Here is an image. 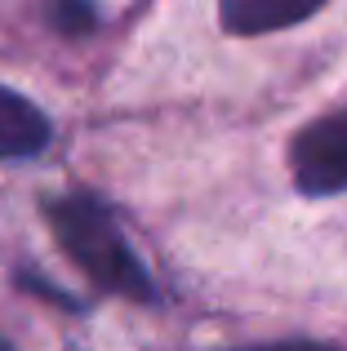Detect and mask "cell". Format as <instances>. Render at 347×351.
Wrapping results in <instances>:
<instances>
[{
	"instance_id": "1",
	"label": "cell",
	"mask_w": 347,
	"mask_h": 351,
	"mask_svg": "<svg viewBox=\"0 0 347 351\" xmlns=\"http://www.w3.org/2000/svg\"><path fill=\"white\" fill-rule=\"evenodd\" d=\"M49 227L58 236V245L76 258V267L98 285V289L125 293V298H143L152 302V276L143 271V263L130 254L116 218L107 214V205L89 196H62L49 205Z\"/></svg>"
},
{
	"instance_id": "2",
	"label": "cell",
	"mask_w": 347,
	"mask_h": 351,
	"mask_svg": "<svg viewBox=\"0 0 347 351\" xmlns=\"http://www.w3.org/2000/svg\"><path fill=\"white\" fill-rule=\"evenodd\" d=\"M289 169H294L298 191H307V196L347 191V112L307 125L289 147Z\"/></svg>"
},
{
	"instance_id": "3",
	"label": "cell",
	"mask_w": 347,
	"mask_h": 351,
	"mask_svg": "<svg viewBox=\"0 0 347 351\" xmlns=\"http://www.w3.org/2000/svg\"><path fill=\"white\" fill-rule=\"evenodd\" d=\"M325 0H218V18L232 36H267L312 18Z\"/></svg>"
},
{
	"instance_id": "4",
	"label": "cell",
	"mask_w": 347,
	"mask_h": 351,
	"mask_svg": "<svg viewBox=\"0 0 347 351\" xmlns=\"http://www.w3.org/2000/svg\"><path fill=\"white\" fill-rule=\"evenodd\" d=\"M49 143V120L32 98L14 94L0 85V156L5 160H27V156L45 152Z\"/></svg>"
},
{
	"instance_id": "5",
	"label": "cell",
	"mask_w": 347,
	"mask_h": 351,
	"mask_svg": "<svg viewBox=\"0 0 347 351\" xmlns=\"http://www.w3.org/2000/svg\"><path fill=\"white\" fill-rule=\"evenodd\" d=\"M98 23V9L89 0H53V27L67 36H80Z\"/></svg>"
},
{
	"instance_id": "6",
	"label": "cell",
	"mask_w": 347,
	"mask_h": 351,
	"mask_svg": "<svg viewBox=\"0 0 347 351\" xmlns=\"http://www.w3.org/2000/svg\"><path fill=\"white\" fill-rule=\"evenodd\" d=\"M250 351H334L321 343H272V347H250Z\"/></svg>"
},
{
	"instance_id": "7",
	"label": "cell",
	"mask_w": 347,
	"mask_h": 351,
	"mask_svg": "<svg viewBox=\"0 0 347 351\" xmlns=\"http://www.w3.org/2000/svg\"><path fill=\"white\" fill-rule=\"evenodd\" d=\"M0 351H9V347H5V343H0Z\"/></svg>"
}]
</instances>
